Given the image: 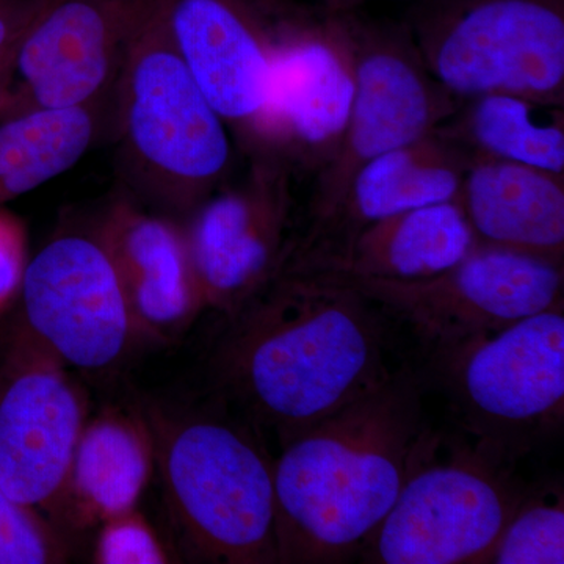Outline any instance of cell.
I'll return each instance as SVG.
<instances>
[{
    "instance_id": "obj_26",
    "label": "cell",
    "mask_w": 564,
    "mask_h": 564,
    "mask_svg": "<svg viewBox=\"0 0 564 564\" xmlns=\"http://www.w3.org/2000/svg\"><path fill=\"white\" fill-rule=\"evenodd\" d=\"M28 262L24 225L20 218L0 207V315L20 299Z\"/></svg>"
},
{
    "instance_id": "obj_21",
    "label": "cell",
    "mask_w": 564,
    "mask_h": 564,
    "mask_svg": "<svg viewBox=\"0 0 564 564\" xmlns=\"http://www.w3.org/2000/svg\"><path fill=\"white\" fill-rule=\"evenodd\" d=\"M441 132L473 159L564 174V107L510 93L464 99Z\"/></svg>"
},
{
    "instance_id": "obj_20",
    "label": "cell",
    "mask_w": 564,
    "mask_h": 564,
    "mask_svg": "<svg viewBox=\"0 0 564 564\" xmlns=\"http://www.w3.org/2000/svg\"><path fill=\"white\" fill-rule=\"evenodd\" d=\"M154 466L147 419L106 411L82 430L58 507H68L76 525L102 524L137 508Z\"/></svg>"
},
{
    "instance_id": "obj_27",
    "label": "cell",
    "mask_w": 564,
    "mask_h": 564,
    "mask_svg": "<svg viewBox=\"0 0 564 564\" xmlns=\"http://www.w3.org/2000/svg\"><path fill=\"white\" fill-rule=\"evenodd\" d=\"M51 0H0V54L17 46Z\"/></svg>"
},
{
    "instance_id": "obj_12",
    "label": "cell",
    "mask_w": 564,
    "mask_h": 564,
    "mask_svg": "<svg viewBox=\"0 0 564 564\" xmlns=\"http://www.w3.org/2000/svg\"><path fill=\"white\" fill-rule=\"evenodd\" d=\"M158 0H51L22 36L0 120L36 109L111 110L133 41Z\"/></svg>"
},
{
    "instance_id": "obj_7",
    "label": "cell",
    "mask_w": 564,
    "mask_h": 564,
    "mask_svg": "<svg viewBox=\"0 0 564 564\" xmlns=\"http://www.w3.org/2000/svg\"><path fill=\"white\" fill-rule=\"evenodd\" d=\"M437 441L397 497L389 513L362 545L370 564L486 563L505 525L529 489L513 463L475 443L436 458Z\"/></svg>"
},
{
    "instance_id": "obj_18",
    "label": "cell",
    "mask_w": 564,
    "mask_h": 564,
    "mask_svg": "<svg viewBox=\"0 0 564 564\" xmlns=\"http://www.w3.org/2000/svg\"><path fill=\"white\" fill-rule=\"evenodd\" d=\"M458 202L478 243L563 265L564 174L474 159Z\"/></svg>"
},
{
    "instance_id": "obj_6",
    "label": "cell",
    "mask_w": 564,
    "mask_h": 564,
    "mask_svg": "<svg viewBox=\"0 0 564 564\" xmlns=\"http://www.w3.org/2000/svg\"><path fill=\"white\" fill-rule=\"evenodd\" d=\"M475 443L516 462L564 419L563 303L430 355Z\"/></svg>"
},
{
    "instance_id": "obj_11",
    "label": "cell",
    "mask_w": 564,
    "mask_h": 564,
    "mask_svg": "<svg viewBox=\"0 0 564 564\" xmlns=\"http://www.w3.org/2000/svg\"><path fill=\"white\" fill-rule=\"evenodd\" d=\"M292 0H158L155 17L234 143L250 155L269 106Z\"/></svg>"
},
{
    "instance_id": "obj_9",
    "label": "cell",
    "mask_w": 564,
    "mask_h": 564,
    "mask_svg": "<svg viewBox=\"0 0 564 564\" xmlns=\"http://www.w3.org/2000/svg\"><path fill=\"white\" fill-rule=\"evenodd\" d=\"M337 274L386 317L410 326L429 355L563 303V265L481 243L452 269L423 280Z\"/></svg>"
},
{
    "instance_id": "obj_16",
    "label": "cell",
    "mask_w": 564,
    "mask_h": 564,
    "mask_svg": "<svg viewBox=\"0 0 564 564\" xmlns=\"http://www.w3.org/2000/svg\"><path fill=\"white\" fill-rule=\"evenodd\" d=\"M95 234L120 278L135 334L165 340L192 325L204 304L184 225L124 195Z\"/></svg>"
},
{
    "instance_id": "obj_22",
    "label": "cell",
    "mask_w": 564,
    "mask_h": 564,
    "mask_svg": "<svg viewBox=\"0 0 564 564\" xmlns=\"http://www.w3.org/2000/svg\"><path fill=\"white\" fill-rule=\"evenodd\" d=\"M110 121L102 107L36 109L0 120V207L68 172Z\"/></svg>"
},
{
    "instance_id": "obj_29",
    "label": "cell",
    "mask_w": 564,
    "mask_h": 564,
    "mask_svg": "<svg viewBox=\"0 0 564 564\" xmlns=\"http://www.w3.org/2000/svg\"><path fill=\"white\" fill-rule=\"evenodd\" d=\"M373 0H317V6L329 11H355L361 10L367 3ZM403 2H414V0H403Z\"/></svg>"
},
{
    "instance_id": "obj_24",
    "label": "cell",
    "mask_w": 564,
    "mask_h": 564,
    "mask_svg": "<svg viewBox=\"0 0 564 564\" xmlns=\"http://www.w3.org/2000/svg\"><path fill=\"white\" fill-rule=\"evenodd\" d=\"M65 558V545L50 522L0 486V564H50Z\"/></svg>"
},
{
    "instance_id": "obj_23",
    "label": "cell",
    "mask_w": 564,
    "mask_h": 564,
    "mask_svg": "<svg viewBox=\"0 0 564 564\" xmlns=\"http://www.w3.org/2000/svg\"><path fill=\"white\" fill-rule=\"evenodd\" d=\"M563 492L527 494L486 564H563Z\"/></svg>"
},
{
    "instance_id": "obj_2",
    "label": "cell",
    "mask_w": 564,
    "mask_h": 564,
    "mask_svg": "<svg viewBox=\"0 0 564 564\" xmlns=\"http://www.w3.org/2000/svg\"><path fill=\"white\" fill-rule=\"evenodd\" d=\"M434 441L411 370L282 445L273 462L280 563L358 556Z\"/></svg>"
},
{
    "instance_id": "obj_1",
    "label": "cell",
    "mask_w": 564,
    "mask_h": 564,
    "mask_svg": "<svg viewBox=\"0 0 564 564\" xmlns=\"http://www.w3.org/2000/svg\"><path fill=\"white\" fill-rule=\"evenodd\" d=\"M386 315L328 270L284 265L231 315L215 348L226 400L284 445L395 375Z\"/></svg>"
},
{
    "instance_id": "obj_4",
    "label": "cell",
    "mask_w": 564,
    "mask_h": 564,
    "mask_svg": "<svg viewBox=\"0 0 564 564\" xmlns=\"http://www.w3.org/2000/svg\"><path fill=\"white\" fill-rule=\"evenodd\" d=\"M155 466L185 543L204 562L280 563L273 462L217 414L147 415Z\"/></svg>"
},
{
    "instance_id": "obj_5",
    "label": "cell",
    "mask_w": 564,
    "mask_h": 564,
    "mask_svg": "<svg viewBox=\"0 0 564 564\" xmlns=\"http://www.w3.org/2000/svg\"><path fill=\"white\" fill-rule=\"evenodd\" d=\"M404 24L459 101L510 93L564 107V0H414Z\"/></svg>"
},
{
    "instance_id": "obj_10",
    "label": "cell",
    "mask_w": 564,
    "mask_h": 564,
    "mask_svg": "<svg viewBox=\"0 0 564 564\" xmlns=\"http://www.w3.org/2000/svg\"><path fill=\"white\" fill-rule=\"evenodd\" d=\"M352 98L348 11L300 6L281 33L269 106L247 158L276 159L296 180L315 176L339 150Z\"/></svg>"
},
{
    "instance_id": "obj_15",
    "label": "cell",
    "mask_w": 564,
    "mask_h": 564,
    "mask_svg": "<svg viewBox=\"0 0 564 564\" xmlns=\"http://www.w3.org/2000/svg\"><path fill=\"white\" fill-rule=\"evenodd\" d=\"M87 408L65 364L20 329L0 367V486L35 510L61 503Z\"/></svg>"
},
{
    "instance_id": "obj_19",
    "label": "cell",
    "mask_w": 564,
    "mask_h": 564,
    "mask_svg": "<svg viewBox=\"0 0 564 564\" xmlns=\"http://www.w3.org/2000/svg\"><path fill=\"white\" fill-rule=\"evenodd\" d=\"M477 245L473 226L455 199L373 223L325 258L285 263L356 278L414 281L452 269Z\"/></svg>"
},
{
    "instance_id": "obj_17",
    "label": "cell",
    "mask_w": 564,
    "mask_h": 564,
    "mask_svg": "<svg viewBox=\"0 0 564 564\" xmlns=\"http://www.w3.org/2000/svg\"><path fill=\"white\" fill-rule=\"evenodd\" d=\"M474 159L440 129L378 155L352 177L318 231L293 239L288 262H310L345 247L373 223L402 212L455 202Z\"/></svg>"
},
{
    "instance_id": "obj_13",
    "label": "cell",
    "mask_w": 564,
    "mask_h": 564,
    "mask_svg": "<svg viewBox=\"0 0 564 564\" xmlns=\"http://www.w3.org/2000/svg\"><path fill=\"white\" fill-rule=\"evenodd\" d=\"M248 161L239 184L226 182L182 223L204 310L225 317L280 272L295 237V174L265 155Z\"/></svg>"
},
{
    "instance_id": "obj_3",
    "label": "cell",
    "mask_w": 564,
    "mask_h": 564,
    "mask_svg": "<svg viewBox=\"0 0 564 564\" xmlns=\"http://www.w3.org/2000/svg\"><path fill=\"white\" fill-rule=\"evenodd\" d=\"M110 124L131 196L161 214L185 220L228 182L231 132L174 51L155 7L129 51Z\"/></svg>"
},
{
    "instance_id": "obj_28",
    "label": "cell",
    "mask_w": 564,
    "mask_h": 564,
    "mask_svg": "<svg viewBox=\"0 0 564 564\" xmlns=\"http://www.w3.org/2000/svg\"><path fill=\"white\" fill-rule=\"evenodd\" d=\"M20 43H18L17 46L11 47V50L3 52V54H0V110H2L3 104H6L11 82H13L14 57H17V51Z\"/></svg>"
},
{
    "instance_id": "obj_14",
    "label": "cell",
    "mask_w": 564,
    "mask_h": 564,
    "mask_svg": "<svg viewBox=\"0 0 564 564\" xmlns=\"http://www.w3.org/2000/svg\"><path fill=\"white\" fill-rule=\"evenodd\" d=\"M22 328L63 364L104 370L135 336L120 278L95 232H63L29 258Z\"/></svg>"
},
{
    "instance_id": "obj_8",
    "label": "cell",
    "mask_w": 564,
    "mask_h": 564,
    "mask_svg": "<svg viewBox=\"0 0 564 564\" xmlns=\"http://www.w3.org/2000/svg\"><path fill=\"white\" fill-rule=\"evenodd\" d=\"M348 29L355 62L350 117L339 150L314 176L306 228L296 239L328 221L366 163L440 128L462 104L433 79L404 22L375 21L355 10L348 11Z\"/></svg>"
},
{
    "instance_id": "obj_25",
    "label": "cell",
    "mask_w": 564,
    "mask_h": 564,
    "mask_svg": "<svg viewBox=\"0 0 564 564\" xmlns=\"http://www.w3.org/2000/svg\"><path fill=\"white\" fill-rule=\"evenodd\" d=\"M93 562L98 564L172 563L161 538L143 514L124 511L102 522Z\"/></svg>"
}]
</instances>
